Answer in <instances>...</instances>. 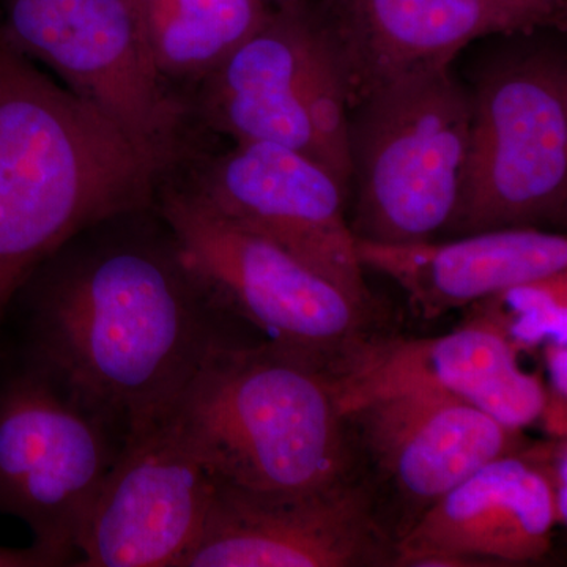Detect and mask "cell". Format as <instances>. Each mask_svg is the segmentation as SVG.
I'll list each match as a JSON object with an SVG mask.
<instances>
[{
  "instance_id": "14",
  "label": "cell",
  "mask_w": 567,
  "mask_h": 567,
  "mask_svg": "<svg viewBox=\"0 0 567 567\" xmlns=\"http://www.w3.org/2000/svg\"><path fill=\"white\" fill-rule=\"evenodd\" d=\"M518 352L484 324L436 338L386 334L338 383L341 410L372 395L434 393L450 395L487 413L505 427L524 431L537 423L547 401L539 375L518 365Z\"/></svg>"
},
{
  "instance_id": "16",
  "label": "cell",
  "mask_w": 567,
  "mask_h": 567,
  "mask_svg": "<svg viewBox=\"0 0 567 567\" xmlns=\"http://www.w3.org/2000/svg\"><path fill=\"white\" fill-rule=\"evenodd\" d=\"M316 25L312 0L271 10L268 20L199 82L192 102L194 117L237 144L282 145L322 166L300 92Z\"/></svg>"
},
{
  "instance_id": "9",
  "label": "cell",
  "mask_w": 567,
  "mask_h": 567,
  "mask_svg": "<svg viewBox=\"0 0 567 567\" xmlns=\"http://www.w3.org/2000/svg\"><path fill=\"white\" fill-rule=\"evenodd\" d=\"M342 413L358 477L395 544L476 470L525 446L524 431L450 395L379 394Z\"/></svg>"
},
{
  "instance_id": "11",
  "label": "cell",
  "mask_w": 567,
  "mask_h": 567,
  "mask_svg": "<svg viewBox=\"0 0 567 567\" xmlns=\"http://www.w3.org/2000/svg\"><path fill=\"white\" fill-rule=\"evenodd\" d=\"M218 481L173 412L123 443L91 507L84 567H181L203 533Z\"/></svg>"
},
{
  "instance_id": "1",
  "label": "cell",
  "mask_w": 567,
  "mask_h": 567,
  "mask_svg": "<svg viewBox=\"0 0 567 567\" xmlns=\"http://www.w3.org/2000/svg\"><path fill=\"white\" fill-rule=\"evenodd\" d=\"M11 309L21 315L18 352L123 443L173 412L213 347L230 338L156 203L71 238Z\"/></svg>"
},
{
  "instance_id": "6",
  "label": "cell",
  "mask_w": 567,
  "mask_h": 567,
  "mask_svg": "<svg viewBox=\"0 0 567 567\" xmlns=\"http://www.w3.org/2000/svg\"><path fill=\"white\" fill-rule=\"evenodd\" d=\"M461 200L447 233L561 223L567 200V63L536 48L488 66L472 92Z\"/></svg>"
},
{
  "instance_id": "24",
  "label": "cell",
  "mask_w": 567,
  "mask_h": 567,
  "mask_svg": "<svg viewBox=\"0 0 567 567\" xmlns=\"http://www.w3.org/2000/svg\"><path fill=\"white\" fill-rule=\"evenodd\" d=\"M264 2H274L276 7L286 6V3L295 2V0H264Z\"/></svg>"
},
{
  "instance_id": "21",
  "label": "cell",
  "mask_w": 567,
  "mask_h": 567,
  "mask_svg": "<svg viewBox=\"0 0 567 567\" xmlns=\"http://www.w3.org/2000/svg\"><path fill=\"white\" fill-rule=\"evenodd\" d=\"M69 563L35 544L28 548L0 547V567H55Z\"/></svg>"
},
{
  "instance_id": "4",
  "label": "cell",
  "mask_w": 567,
  "mask_h": 567,
  "mask_svg": "<svg viewBox=\"0 0 567 567\" xmlns=\"http://www.w3.org/2000/svg\"><path fill=\"white\" fill-rule=\"evenodd\" d=\"M156 208L210 303L260 341L338 385L386 330L379 301H363L278 245L224 218L183 183H167Z\"/></svg>"
},
{
  "instance_id": "8",
  "label": "cell",
  "mask_w": 567,
  "mask_h": 567,
  "mask_svg": "<svg viewBox=\"0 0 567 567\" xmlns=\"http://www.w3.org/2000/svg\"><path fill=\"white\" fill-rule=\"evenodd\" d=\"M0 35L167 169L189 158L192 100L153 66L130 0H6Z\"/></svg>"
},
{
  "instance_id": "3",
  "label": "cell",
  "mask_w": 567,
  "mask_h": 567,
  "mask_svg": "<svg viewBox=\"0 0 567 567\" xmlns=\"http://www.w3.org/2000/svg\"><path fill=\"white\" fill-rule=\"evenodd\" d=\"M173 415L218 486L290 495L360 480L334 380L260 339L213 347Z\"/></svg>"
},
{
  "instance_id": "23",
  "label": "cell",
  "mask_w": 567,
  "mask_h": 567,
  "mask_svg": "<svg viewBox=\"0 0 567 567\" xmlns=\"http://www.w3.org/2000/svg\"><path fill=\"white\" fill-rule=\"evenodd\" d=\"M567 398L551 393L547 390V401L544 405L543 413H540L537 423H543L544 429L548 435L554 439H566L567 435Z\"/></svg>"
},
{
  "instance_id": "19",
  "label": "cell",
  "mask_w": 567,
  "mask_h": 567,
  "mask_svg": "<svg viewBox=\"0 0 567 567\" xmlns=\"http://www.w3.org/2000/svg\"><path fill=\"white\" fill-rule=\"evenodd\" d=\"M300 92L320 163L349 193L352 182L349 95L341 66L319 17L306 58Z\"/></svg>"
},
{
  "instance_id": "13",
  "label": "cell",
  "mask_w": 567,
  "mask_h": 567,
  "mask_svg": "<svg viewBox=\"0 0 567 567\" xmlns=\"http://www.w3.org/2000/svg\"><path fill=\"white\" fill-rule=\"evenodd\" d=\"M398 550L363 481L305 494L218 486L181 567L395 566Z\"/></svg>"
},
{
  "instance_id": "2",
  "label": "cell",
  "mask_w": 567,
  "mask_h": 567,
  "mask_svg": "<svg viewBox=\"0 0 567 567\" xmlns=\"http://www.w3.org/2000/svg\"><path fill=\"white\" fill-rule=\"evenodd\" d=\"M167 173L0 35V331L44 260L93 224L155 205Z\"/></svg>"
},
{
  "instance_id": "17",
  "label": "cell",
  "mask_w": 567,
  "mask_h": 567,
  "mask_svg": "<svg viewBox=\"0 0 567 567\" xmlns=\"http://www.w3.org/2000/svg\"><path fill=\"white\" fill-rule=\"evenodd\" d=\"M354 248L363 268L393 279L425 320L468 308L506 287L567 270V238L539 227L409 245L354 238Z\"/></svg>"
},
{
  "instance_id": "5",
  "label": "cell",
  "mask_w": 567,
  "mask_h": 567,
  "mask_svg": "<svg viewBox=\"0 0 567 567\" xmlns=\"http://www.w3.org/2000/svg\"><path fill=\"white\" fill-rule=\"evenodd\" d=\"M350 117L358 240L409 245L447 233L472 132V93L450 69L377 89Z\"/></svg>"
},
{
  "instance_id": "15",
  "label": "cell",
  "mask_w": 567,
  "mask_h": 567,
  "mask_svg": "<svg viewBox=\"0 0 567 567\" xmlns=\"http://www.w3.org/2000/svg\"><path fill=\"white\" fill-rule=\"evenodd\" d=\"M520 450L481 466L439 499L395 544V566L458 567L546 557L557 527L554 494Z\"/></svg>"
},
{
  "instance_id": "7",
  "label": "cell",
  "mask_w": 567,
  "mask_h": 567,
  "mask_svg": "<svg viewBox=\"0 0 567 567\" xmlns=\"http://www.w3.org/2000/svg\"><path fill=\"white\" fill-rule=\"evenodd\" d=\"M122 446L47 369L0 354V513L24 522L35 546L70 565Z\"/></svg>"
},
{
  "instance_id": "20",
  "label": "cell",
  "mask_w": 567,
  "mask_h": 567,
  "mask_svg": "<svg viewBox=\"0 0 567 567\" xmlns=\"http://www.w3.org/2000/svg\"><path fill=\"white\" fill-rule=\"evenodd\" d=\"M465 322L491 328L518 353L551 341L567 344V270L476 301L468 306Z\"/></svg>"
},
{
  "instance_id": "18",
  "label": "cell",
  "mask_w": 567,
  "mask_h": 567,
  "mask_svg": "<svg viewBox=\"0 0 567 567\" xmlns=\"http://www.w3.org/2000/svg\"><path fill=\"white\" fill-rule=\"evenodd\" d=\"M145 50L171 87L199 85L268 17L264 0H130Z\"/></svg>"
},
{
  "instance_id": "12",
  "label": "cell",
  "mask_w": 567,
  "mask_h": 567,
  "mask_svg": "<svg viewBox=\"0 0 567 567\" xmlns=\"http://www.w3.org/2000/svg\"><path fill=\"white\" fill-rule=\"evenodd\" d=\"M350 110L391 82L450 69L483 37L565 28V0H315Z\"/></svg>"
},
{
  "instance_id": "22",
  "label": "cell",
  "mask_w": 567,
  "mask_h": 567,
  "mask_svg": "<svg viewBox=\"0 0 567 567\" xmlns=\"http://www.w3.org/2000/svg\"><path fill=\"white\" fill-rule=\"evenodd\" d=\"M544 361L548 372L547 390L567 398V344L551 341L543 346Z\"/></svg>"
},
{
  "instance_id": "10",
  "label": "cell",
  "mask_w": 567,
  "mask_h": 567,
  "mask_svg": "<svg viewBox=\"0 0 567 567\" xmlns=\"http://www.w3.org/2000/svg\"><path fill=\"white\" fill-rule=\"evenodd\" d=\"M185 183L224 218L278 245L358 300L377 301L347 223L349 193L315 159L249 142L197 159Z\"/></svg>"
}]
</instances>
